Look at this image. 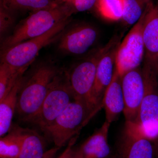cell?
<instances>
[{
  "mask_svg": "<svg viewBox=\"0 0 158 158\" xmlns=\"http://www.w3.org/2000/svg\"><path fill=\"white\" fill-rule=\"evenodd\" d=\"M98 112L92 111L84 103L73 100L49 125L43 131L60 148L78 137L84 127Z\"/></svg>",
  "mask_w": 158,
  "mask_h": 158,
  "instance_id": "3957f363",
  "label": "cell"
},
{
  "mask_svg": "<svg viewBox=\"0 0 158 158\" xmlns=\"http://www.w3.org/2000/svg\"><path fill=\"white\" fill-rule=\"evenodd\" d=\"M24 74L19 78L10 92L0 100V136L9 132L12 119L16 112L17 96Z\"/></svg>",
  "mask_w": 158,
  "mask_h": 158,
  "instance_id": "2e32d148",
  "label": "cell"
},
{
  "mask_svg": "<svg viewBox=\"0 0 158 158\" xmlns=\"http://www.w3.org/2000/svg\"><path fill=\"white\" fill-rule=\"evenodd\" d=\"M98 31L94 26L82 23L65 28L59 38L58 48L64 53L81 55L95 44Z\"/></svg>",
  "mask_w": 158,
  "mask_h": 158,
  "instance_id": "30bf717a",
  "label": "cell"
},
{
  "mask_svg": "<svg viewBox=\"0 0 158 158\" xmlns=\"http://www.w3.org/2000/svg\"><path fill=\"white\" fill-rule=\"evenodd\" d=\"M106 113V121L112 123L118 118L124 109L122 88V77L115 68L112 81L105 92L102 101Z\"/></svg>",
  "mask_w": 158,
  "mask_h": 158,
  "instance_id": "9a60e30c",
  "label": "cell"
},
{
  "mask_svg": "<svg viewBox=\"0 0 158 158\" xmlns=\"http://www.w3.org/2000/svg\"><path fill=\"white\" fill-rule=\"evenodd\" d=\"M144 12L116 49L115 69L121 77L128 72L140 67L144 58Z\"/></svg>",
  "mask_w": 158,
  "mask_h": 158,
  "instance_id": "ba28073f",
  "label": "cell"
},
{
  "mask_svg": "<svg viewBox=\"0 0 158 158\" xmlns=\"http://www.w3.org/2000/svg\"><path fill=\"white\" fill-rule=\"evenodd\" d=\"M114 44L103 54L97 68L91 100L95 109L103 108L102 101L107 88L113 79L115 68V56L116 49Z\"/></svg>",
  "mask_w": 158,
  "mask_h": 158,
  "instance_id": "4fadbf2b",
  "label": "cell"
},
{
  "mask_svg": "<svg viewBox=\"0 0 158 158\" xmlns=\"http://www.w3.org/2000/svg\"><path fill=\"white\" fill-rule=\"evenodd\" d=\"M16 12L0 1V37L1 42L14 25Z\"/></svg>",
  "mask_w": 158,
  "mask_h": 158,
  "instance_id": "603a6c76",
  "label": "cell"
},
{
  "mask_svg": "<svg viewBox=\"0 0 158 158\" xmlns=\"http://www.w3.org/2000/svg\"><path fill=\"white\" fill-rule=\"evenodd\" d=\"M110 125L105 120L97 131L75 148L77 158H110L111 150L108 143Z\"/></svg>",
  "mask_w": 158,
  "mask_h": 158,
  "instance_id": "5bb4252c",
  "label": "cell"
},
{
  "mask_svg": "<svg viewBox=\"0 0 158 158\" xmlns=\"http://www.w3.org/2000/svg\"><path fill=\"white\" fill-rule=\"evenodd\" d=\"M59 148L56 147L55 148L46 151L42 158H54Z\"/></svg>",
  "mask_w": 158,
  "mask_h": 158,
  "instance_id": "484cf974",
  "label": "cell"
},
{
  "mask_svg": "<svg viewBox=\"0 0 158 158\" xmlns=\"http://www.w3.org/2000/svg\"><path fill=\"white\" fill-rule=\"evenodd\" d=\"M70 9L66 3L31 12L20 22L10 35L2 42L1 51L20 43L41 36L61 22L70 18Z\"/></svg>",
  "mask_w": 158,
  "mask_h": 158,
  "instance_id": "7a4b0ae2",
  "label": "cell"
},
{
  "mask_svg": "<svg viewBox=\"0 0 158 158\" xmlns=\"http://www.w3.org/2000/svg\"><path fill=\"white\" fill-rule=\"evenodd\" d=\"M73 100L68 73L60 71L52 83L39 111L31 123L43 130L49 125Z\"/></svg>",
  "mask_w": 158,
  "mask_h": 158,
  "instance_id": "8992f818",
  "label": "cell"
},
{
  "mask_svg": "<svg viewBox=\"0 0 158 158\" xmlns=\"http://www.w3.org/2000/svg\"><path fill=\"white\" fill-rule=\"evenodd\" d=\"M58 5H61V4H64L69 2L70 0H55Z\"/></svg>",
  "mask_w": 158,
  "mask_h": 158,
  "instance_id": "4316f807",
  "label": "cell"
},
{
  "mask_svg": "<svg viewBox=\"0 0 158 158\" xmlns=\"http://www.w3.org/2000/svg\"><path fill=\"white\" fill-rule=\"evenodd\" d=\"M122 88L125 123H135L138 118L145 90L142 69L139 67L125 73L122 77Z\"/></svg>",
  "mask_w": 158,
  "mask_h": 158,
  "instance_id": "9c48e42d",
  "label": "cell"
},
{
  "mask_svg": "<svg viewBox=\"0 0 158 158\" xmlns=\"http://www.w3.org/2000/svg\"><path fill=\"white\" fill-rule=\"evenodd\" d=\"M70 22V18L65 19L41 36L1 51V62L17 69L28 68L41 49L59 39Z\"/></svg>",
  "mask_w": 158,
  "mask_h": 158,
  "instance_id": "277c9868",
  "label": "cell"
},
{
  "mask_svg": "<svg viewBox=\"0 0 158 158\" xmlns=\"http://www.w3.org/2000/svg\"><path fill=\"white\" fill-rule=\"evenodd\" d=\"M145 90L138 118L133 123L137 130L151 141L158 138V72L148 65L142 69Z\"/></svg>",
  "mask_w": 158,
  "mask_h": 158,
  "instance_id": "5b68a950",
  "label": "cell"
},
{
  "mask_svg": "<svg viewBox=\"0 0 158 158\" xmlns=\"http://www.w3.org/2000/svg\"><path fill=\"white\" fill-rule=\"evenodd\" d=\"M143 38L144 64L158 71V6L152 1L144 11Z\"/></svg>",
  "mask_w": 158,
  "mask_h": 158,
  "instance_id": "8fae6325",
  "label": "cell"
},
{
  "mask_svg": "<svg viewBox=\"0 0 158 158\" xmlns=\"http://www.w3.org/2000/svg\"><path fill=\"white\" fill-rule=\"evenodd\" d=\"M147 5L140 0H123L121 20L127 25H133L140 19Z\"/></svg>",
  "mask_w": 158,
  "mask_h": 158,
  "instance_id": "7402d4cb",
  "label": "cell"
},
{
  "mask_svg": "<svg viewBox=\"0 0 158 158\" xmlns=\"http://www.w3.org/2000/svg\"><path fill=\"white\" fill-rule=\"evenodd\" d=\"M98 0H70L65 3L72 14L88 11L96 6Z\"/></svg>",
  "mask_w": 158,
  "mask_h": 158,
  "instance_id": "cb8c5ba5",
  "label": "cell"
},
{
  "mask_svg": "<svg viewBox=\"0 0 158 158\" xmlns=\"http://www.w3.org/2000/svg\"><path fill=\"white\" fill-rule=\"evenodd\" d=\"M28 68L17 69L6 63L0 65V100L8 94L16 81Z\"/></svg>",
  "mask_w": 158,
  "mask_h": 158,
  "instance_id": "d6986e66",
  "label": "cell"
},
{
  "mask_svg": "<svg viewBox=\"0 0 158 158\" xmlns=\"http://www.w3.org/2000/svg\"><path fill=\"white\" fill-rule=\"evenodd\" d=\"M20 127H11L9 133L0 139L1 158H19L22 148Z\"/></svg>",
  "mask_w": 158,
  "mask_h": 158,
  "instance_id": "ac0fdd59",
  "label": "cell"
},
{
  "mask_svg": "<svg viewBox=\"0 0 158 158\" xmlns=\"http://www.w3.org/2000/svg\"><path fill=\"white\" fill-rule=\"evenodd\" d=\"M142 3H144L145 5H147L148 3L151 1V0H140Z\"/></svg>",
  "mask_w": 158,
  "mask_h": 158,
  "instance_id": "83f0119b",
  "label": "cell"
},
{
  "mask_svg": "<svg viewBox=\"0 0 158 158\" xmlns=\"http://www.w3.org/2000/svg\"><path fill=\"white\" fill-rule=\"evenodd\" d=\"M114 44V42L110 43L103 48L94 52L90 56L77 64L68 73L73 100L84 103L92 111L98 112L100 110L94 107L91 100L99 61L103 54Z\"/></svg>",
  "mask_w": 158,
  "mask_h": 158,
  "instance_id": "52a82bcc",
  "label": "cell"
},
{
  "mask_svg": "<svg viewBox=\"0 0 158 158\" xmlns=\"http://www.w3.org/2000/svg\"><path fill=\"white\" fill-rule=\"evenodd\" d=\"M111 158H118L117 157H113Z\"/></svg>",
  "mask_w": 158,
  "mask_h": 158,
  "instance_id": "f1b7e54d",
  "label": "cell"
},
{
  "mask_svg": "<svg viewBox=\"0 0 158 158\" xmlns=\"http://www.w3.org/2000/svg\"><path fill=\"white\" fill-rule=\"evenodd\" d=\"M60 71L41 63L23 76L17 96L16 112L20 120L31 123L39 111L54 79Z\"/></svg>",
  "mask_w": 158,
  "mask_h": 158,
  "instance_id": "6da1fadb",
  "label": "cell"
},
{
  "mask_svg": "<svg viewBox=\"0 0 158 158\" xmlns=\"http://www.w3.org/2000/svg\"><path fill=\"white\" fill-rule=\"evenodd\" d=\"M6 6L17 12L34 11L48 9L58 5L55 0H0Z\"/></svg>",
  "mask_w": 158,
  "mask_h": 158,
  "instance_id": "ffe728a7",
  "label": "cell"
},
{
  "mask_svg": "<svg viewBox=\"0 0 158 158\" xmlns=\"http://www.w3.org/2000/svg\"><path fill=\"white\" fill-rule=\"evenodd\" d=\"M119 152L120 158H154L152 141L144 137L132 123H125Z\"/></svg>",
  "mask_w": 158,
  "mask_h": 158,
  "instance_id": "7c38bea8",
  "label": "cell"
},
{
  "mask_svg": "<svg viewBox=\"0 0 158 158\" xmlns=\"http://www.w3.org/2000/svg\"><path fill=\"white\" fill-rule=\"evenodd\" d=\"M123 6V0H98L95 6L103 17L114 21L121 20Z\"/></svg>",
  "mask_w": 158,
  "mask_h": 158,
  "instance_id": "44dd1931",
  "label": "cell"
},
{
  "mask_svg": "<svg viewBox=\"0 0 158 158\" xmlns=\"http://www.w3.org/2000/svg\"><path fill=\"white\" fill-rule=\"evenodd\" d=\"M77 137L73 138L69 142L68 145L65 151L58 158H77L73 145L76 141Z\"/></svg>",
  "mask_w": 158,
  "mask_h": 158,
  "instance_id": "d4e9b609",
  "label": "cell"
},
{
  "mask_svg": "<svg viewBox=\"0 0 158 158\" xmlns=\"http://www.w3.org/2000/svg\"><path fill=\"white\" fill-rule=\"evenodd\" d=\"M22 148L19 158H42L45 154L43 138L36 131L20 127Z\"/></svg>",
  "mask_w": 158,
  "mask_h": 158,
  "instance_id": "e0dca14e",
  "label": "cell"
}]
</instances>
